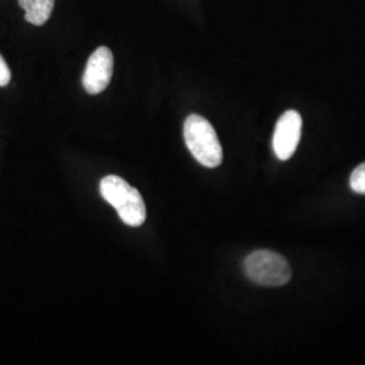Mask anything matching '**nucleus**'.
Wrapping results in <instances>:
<instances>
[{
    "mask_svg": "<svg viewBox=\"0 0 365 365\" xmlns=\"http://www.w3.org/2000/svg\"><path fill=\"white\" fill-rule=\"evenodd\" d=\"M351 187L354 192L365 195V163L353 170L351 176Z\"/></svg>",
    "mask_w": 365,
    "mask_h": 365,
    "instance_id": "obj_7",
    "label": "nucleus"
},
{
    "mask_svg": "<svg viewBox=\"0 0 365 365\" xmlns=\"http://www.w3.org/2000/svg\"><path fill=\"white\" fill-rule=\"evenodd\" d=\"M302 135V117L298 111L288 110L279 118L274 134V155L286 161L295 153Z\"/></svg>",
    "mask_w": 365,
    "mask_h": 365,
    "instance_id": "obj_5",
    "label": "nucleus"
},
{
    "mask_svg": "<svg viewBox=\"0 0 365 365\" xmlns=\"http://www.w3.org/2000/svg\"><path fill=\"white\" fill-rule=\"evenodd\" d=\"M101 194L117 210L119 218L131 227H138L146 220L144 199L138 190L117 175H108L101 182Z\"/></svg>",
    "mask_w": 365,
    "mask_h": 365,
    "instance_id": "obj_1",
    "label": "nucleus"
},
{
    "mask_svg": "<svg viewBox=\"0 0 365 365\" xmlns=\"http://www.w3.org/2000/svg\"><path fill=\"white\" fill-rule=\"evenodd\" d=\"M11 80V72L3 56L0 54V87H6Z\"/></svg>",
    "mask_w": 365,
    "mask_h": 365,
    "instance_id": "obj_8",
    "label": "nucleus"
},
{
    "mask_svg": "<svg viewBox=\"0 0 365 365\" xmlns=\"http://www.w3.org/2000/svg\"><path fill=\"white\" fill-rule=\"evenodd\" d=\"M114 71V56L106 46L92 53L83 75V86L91 95H98L108 87Z\"/></svg>",
    "mask_w": 365,
    "mask_h": 365,
    "instance_id": "obj_4",
    "label": "nucleus"
},
{
    "mask_svg": "<svg viewBox=\"0 0 365 365\" xmlns=\"http://www.w3.org/2000/svg\"><path fill=\"white\" fill-rule=\"evenodd\" d=\"M184 141L196 161L206 167L215 168L222 163L221 143L212 125L206 118L192 114L185 119L182 128Z\"/></svg>",
    "mask_w": 365,
    "mask_h": 365,
    "instance_id": "obj_2",
    "label": "nucleus"
},
{
    "mask_svg": "<svg viewBox=\"0 0 365 365\" xmlns=\"http://www.w3.org/2000/svg\"><path fill=\"white\" fill-rule=\"evenodd\" d=\"M18 4L25 10V18L29 24L42 26L52 15L54 0H18Z\"/></svg>",
    "mask_w": 365,
    "mask_h": 365,
    "instance_id": "obj_6",
    "label": "nucleus"
},
{
    "mask_svg": "<svg viewBox=\"0 0 365 365\" xmlns=\"http://www.w3.org/2000/svg\"><path fill=\"white\" fill-rule=\"evenodd\" d=\"M244 269L249 279L265 287H280L291 279V267L279 253L261 249L250 253L244 262Z\"/></svg>",
    "mask_w": 365,
    "mask_h": 365,
    "instance_id": "obj_3",
    "label": "nucleus"
}]
</instances>
